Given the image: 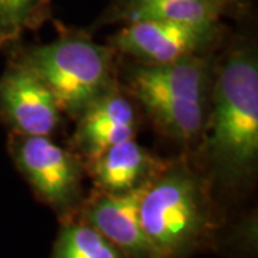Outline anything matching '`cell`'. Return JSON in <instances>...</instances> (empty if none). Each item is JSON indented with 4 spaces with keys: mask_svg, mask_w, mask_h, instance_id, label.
<instances>
[{
    "mask_svg": "<svg viewBox=\"0 0 258 258\" xmlns=\"http://www.w3.org/2000/svg\"><path fill=\"white\" fill-rule=\"evenodd\" d=\"M208 62L198 55L159 64H139L129 75L131 92H152L172 99L207 102Z\"/></svg>",
    "mask_w": 258,
    "mask_h": 258,
    "instance_id": "obj_10",
    "label": "cell"
},
{
    "mask_svg": "<svg viewBox=\"0 0 258 258\" xmlns=\"http://www.w3.org/2000/svg\"><path fill=\"white\" fill-rule=\"evenodd\" d=\"M52 0H0V36L16 35L40 19Z\"/></svg>",
    "mask_w": 258,
    "mask_h": 258,
    "instance_id": "obj_14",
    "label": "cell"
},
{
    "mask_svg": "<svg viewBox=\"0 0 258 258\" xmlns=\"http://www.w3.org/2000/svg\"><path fill=\"white\" fill-rule=\"evenodd\" d=\"M168 164L128 139L91 158V172L102 192L123 194L151 182Z\"/></svg>",
    "mask_w": 258,
    "mask_h": 258,
    "instance_id": "obj_9",
    "label": "cell"
},
{
    "mask_svg": "<svg viewBox=\"0 0 258 258\" xmlns=\"http://www.w3.org/2000/svg\"><path fill=\"white\" fill-rule=\"evenodd\" d=\"M13 155L37 195L56 212H69L82 195V168L78 158L45 135L22 134Z\"/></svg>",
    "mask_w": 258,
    "mask_h": 258,
    "instance_id": "obj_4",
    "label": "cell"
},
{
    "mask_svg": "<svg viewBox=\"0 0 258 258\" xmlns=\"http://www.w3.org/2000/svg\"><path fill=\"white\" fill-rule=\"evenodd\" d=\"M0 106L20 134L49 137L60 120L55 96L23 62L0 79Z\"/></svg>",
    "mask_w": 258,
    "mask_h": 258,
    "instance_id": "obj_6",
    "label": "cell"
},
{
    "mask_svg": "<svg viewBox=\"0 0 258 258\" xmlns=\"http://www.w3.org/2000/svg\"><path fill=\"white\" fill-rule=\"evenodd\" d=\"M50 258H126L113 242L88 222H69L57 237Z\"/></svg>",
    "mask_w": 258,
    "mask_h": 258,
    "instance_id": "obj_13",
    "label": "cell"
},
{
    "mask_svg": "<svg viewBox=\"0 0 258 258\" xmlns=\"http://www.w3.org/2000/svg\"><path fill=\"white\" fill-rule=\"evenodd\" d=\"M137 115L132 103L118 91H109L79 115L75 141L89 159L112 145L134 139Z\"/></svg>",
    "mask_w": 258,
    "mask_h": 258,
    "instance_id": "obj_8",
    "label": "cell"
},
{
    "mask_svg": "<svg viewBox=\"0 0 258 258\" xmlns=\"http://www.w3.org/2000/svg\"><path fill=\"white\" fill-rule=\"evenodd\" d=\"M23 63L55 96L60 111L81 115L112 88L111 49L68 35L29 50Z\"/></svg>",
    "mask_w": 258,
    "mask_h": 258,
    "instance_id": "obj_3",
    "label": "cell"
},
{
    "mask_svg": "<svg viewBox=\"0 0 258 258\" xmlns=\"http://www.w3.org/2000/svg\"><path fill=\"white\" fill-rule=\"evenodd\" d=\"M237 0H131L115 2L108 12L113 22L166 20L178 23H220Z\"/></svg>",
    "mask_w": 258,
    "mask_h": 258,
    "instance_id": "obj_11",
    "label": "cell"
},
{
    "mask_svg": "<svg viewBox=\"0 0 258 258\" xmlns=\"http://www.w3.org/2000/svg\"><path fill=\"white\" fill-rule=\"evenodd\" d=\"M116 2H131V0H116Z\"/></svg>",
    "mask_w": 258,
    "mask_h": 258,
    "instance_id": "obj_15",
    "label": "cell"
},
{
    "mask_svg": "<svg viewBox=\"0 0 258 258\" xmlns=\"http://www.w3.org/2000/svg\"><path fill=\"white\" fill-rule=\"evenodd\" d=\"M139 220L157 258H185L211 224L203 181L184 162H169L144 189Z\"/></svg>",
    "mask_w": 258,
    "mask_h": 258,
    "instance_id": "obj_2",
    "label": "cell"
},
{
    "mask_svg": "<svg viewBox=\"0 0 258 258\" xmlns=\"http://www.w3.org/2000/svg\"><path fill=\"white\" fill-rule=\"evenodd\" d=\"M204 128L205 154L227 185L254 175L258 159V62L251 49L232 52L212 88V111Z\"/></svg>",
    "mask_w": 258,
    "mask_h": 258,
    "instance_id": "obj_1",
    "label": "cell"
},
{
    "mask_svg": "<svg viewBox=\"0 0 258 258\" xmlns=\"http://www.w3.org/2000/svg\"><path fill=\"white\" fill-rule=\"evenodd\" d=\"M158 126L172 138L191 141L197 138L207 123V102L172 99L152 92L134 93Z\"/></svg>",
    "mask_w": 258,
    "mask_h": 258,
    "instance_id": "obj_12",
    "label": "cell"
},
{
    "mask_svg": "<svg viewBox=\"0 0 258 258\" xmlns=\"http://www.w3.org/2000/svg\"><path fill=\"white\" fill-rule=\"evenodd\" d=\"M148 184L129 192H102L85 208V222L113 242L126 258H157L139 220V201Z\"/></svg>",
    "mask_w": 258,
    "mask_h": 258,
    "instance_id": "obj_7",
    "label": "cell"
},
{
    "mask_svg": "<svg viewBox=\"0 0 258 258\" xmlns=\"http://www.w3.org/2000/svg\"><path fill=\"white\" fill-rule=\"evenodd\" d=\"M123 25L111 37L112 46L138 59L142 64L168 63L198 55L221 36L220 23L137 20Z\"/></svg>",
    "mask_w": 258,
    "mask_h": 258,
    "instance_id": "obj_5",
    "label": "cell"
}]
</instances>
